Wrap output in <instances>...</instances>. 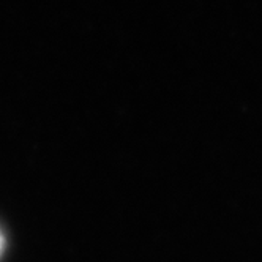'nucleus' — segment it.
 I'll use <instances>...</instances> for the list:
<instances>
[{
  "label": "nucleus",
  "mask_w": 262,
  "mask_h": 262,
  "mask_svg": "<svg viewBox=\"0 0 262 262\" xmlns=\"http://www.w3.org/2000/svg\"><path fill=\"white\" fill-rule=\"evenodd\" d=\"M5 245H7V240H5V235H4L2 229H0V257H2V254L5 251Z\"/></svg>",
  "instance_id": "nucleus-1"
}]
</instances>
